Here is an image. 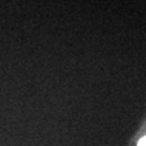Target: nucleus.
I'll use <instances>...</instances> for the list:
<instances>
[{"label":"nucleus","mask_w":146,"mask_h":146,"mask_svg":"<svg viewBox=\"0 0 146 146\" xmlns=\"http://www.w3.org/2000/svg\"><path fill=\"white\" fill-rule=\"evenodd\" d=\"M137 146H146V136H144V137L142 139Z\"/></svg>","instance_id":"nucleus-1"}]
</instances>
